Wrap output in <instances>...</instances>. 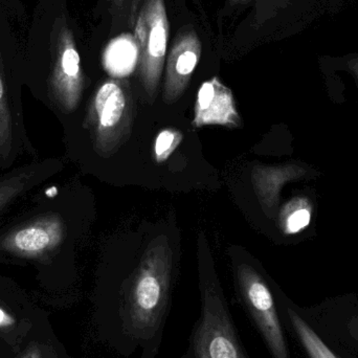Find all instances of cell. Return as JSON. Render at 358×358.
Listing matches in <instances>:
<instances>
[{"mask_svg":"<svg viewBox=\"0 0 358 358\" xmlns=\"http://www.w3.org/2000/svg\"><path fill=\"white\" fill-rule=\"evenodd\" d=\"M200 313L180 358H250L212 265L199 269Z\"/></svg>","mask_w":358,"mask_h":358,"instance_id":"cell-1","label":"cell"},{"mask_svg":"<svg viewBox=\"0 0 358 358\" xmlns=\"http://www.w3.org/2000/svg\"><path fill=\"white\" fill-rule=\"evenodd\" d=\"M236 292L273 358H290L277 303L263 275L248 263L235 266Z\"/></svg>","mask_w":358,"mask_h":358,"instance_id":"cell-2","label":"cell"},{"mask_svg":"<svg viewBox=\"0 0 358 358\" xmlns=\"http://www.w3.org/2000/svg\"><path fill=\"white\" fill-rule=\"evenodd\" d=\"M169 29L165 0H144L134 16V40L140 52L143 84L152 98L165 63Z\"/></svg>","mask_w":358,"mask_h":358,"instance_id":"cell-3","label":"cell"},{"mask_svg":"<svg viewBox=\"0 0 358 358\" xmlns=\"http://www.w3.org/2000/svg\"><path fill=\"white\" fill-rule=\"evenodd\" d=\"M129 96L117 81H107L99 88L90 111L96 145L103 151L113 149L129 128Z\"/></svg>","mask_w":358,"mask_h":358,"instance_id":"cell-4","label":"cell"},{"mask_svg":"<svg viewBox=\"0 0 358 358\" xmlns=\"http://www.w3.org/2000/svg\"><path fill=\"white\" fill-rule=\"evenodd\" d=\"M241 124L233 92L218 78L203 82L198 90L193 126L220 125L237 128Z\"/></svg>","mask_w":358,"mask_h":358,"instance_id":"cell-5","label":"cell"},{"mask_svg":"<svg viewBox=\"0 0 358 358\" xmlns=\"http://www.w3.org/2000/svg\"><path fill=\"white\" fill-rule=\"evenodd\" d=\"M201 56V43L191 29L181 31L174 40L166 65L165 99L174 102L189 85Z\"/></svg>","mask_w":358,"mask_h":358,"instance_id":"cell-6","label":"cell"},{"mask_svg":"<svg viewBox=\"0 0 358 358\" xmlns=\"http://www.w3.org/2000/svg\"><path fill=\"white\" fill-rule=\"evenodd\" d=\"M64 233L62 220L57 216H48L13 231L4 244L14 254L37 257L57 248L62 242Z\"/></svg>","mask_w":358,"mask_h":358,"instance_id":"cell-7","label":"cell"},{"mask_svg":"<svg viewBox=\"0 0 358 358\" xmlns=\"http://www.w3.org/2000/svg\"><path fill=\"white\" fill-rule=\"evenodd\" d=\"M55 99L62 110L71 113L77 107L83 88L80 56L71 36L63 39L52 79Z\"/></svg>","mask_w":358,"mask_h":358,"instance_id":"cell-8","label":"cell"},{"mask_svg":"<svg viewBox=\"0 0 358 358\" xmlns=\"http://www.w3.org/2000/svg\"><path fill=\"white\" fill-rule=\"evenodd\" d=\"M140 62L138 44L134 37L120 36L113 39L103 55L105 69L115 78L129 76Z\"/></svg>","mask_w":358,"mask_h":358,"instance_id":"cell-9","label":"cell"},{"mask_svg":"<svg viewBox=\"0 0 358 358\" xmlns=\"http://www.w3.org/2000/svg\"><path fill=\"white\" fill-rule=\"evenodd\" d=\"M286 315L309 357L338 358L294 309L286 307Z\"/></svg>","mask_w":358,"mask_h":358,"instance_id":"cell-10","label":"cell"},{"mask_svg":"<svg viewBox=\"0 0 358 358\" xmlns=\"http://www.w3.org/2000/svg\"><path fill=\"white\" fill-rule=\"evenodd\" d=\"M39 167L23 168L0 179V210L8 206L17 196L39 180Z\"/></svg>","mask_w":358,"mask_h":358,"instance_id":"cell-11","label":"cell"},{"mask_svg":"<svg viewBox=\"0 0 358 358\" xmlns=\"http://www.w3.org/2000/svg\"><path fill=\"white\" fill-rule=\"evenodd\" d=\"M311 208L308 200L294 198L286 204L281 215L282 227L286 234H296L304 229L310 222Z\"/></svg>","mask_w":358,"mask_h":358,"instance_id":"cell-12","label":"cell"},{"mask_svg":"<svg viewBox=\"0 0 358 358\" xmlns=\"http://www.w3.org/2000/svg\"><path fill=\"white\" fill-rule=\"evenodd\" d=\"M181 138L182 136L173 129L163 130L157 136L155 147V159L157 163H163L172 155L181 142Z\"/></svg>","mask_w":358,"mask_h":358,"instance_id":"cell-13","label":"cell"},{"mask_svg":"<svg viewBox=\"0 0 358 358\" xmlns=\"http://www.w3.org/2000/svg\"><path fill=\"white\" fill-rule=\"evenodd\" d=\"M14 324V319L3 309L0 308V327H8Z\"/></svg>","mask_w":358,"mask_h":358,"instance_id":"cell-14","label":"cell"},{"mask_svg":"<svg viewBox=\"0 0 358 358\" xmlns=\"http://www.w3.org/2000/svg\"><path fill=\"white\" fill-rule=\"evenodd\" d=\"M349 329H350L351 336L358 342V317L351 320L349 324Z\"/></svg>","mask_w":358,"mask_h":358,"instance_id":"cell-15","label":"cell"},{"mask_svg":"<svg viewBox=\"0 0 358 358\" xmlns=\"http://www.w3.org/2000/svg\"><path fill=\"white\" fill-rule=\"evenodd\" d=\"M348 67L349 69H350L351 73H352L358 80V57L348 61Z\"/></svg>","mask_w":358,"mask_h":358,"instance_id":"cell-16","label":"cell"},{"mask_svg":"<svg viewBox=\"0 0 358 358\" xmlns=\"http://www.w3.org/2000/svg\"><path fill=\"white\" fill-rule=\"evenodd\" d=\"M248 1H250V0H231V3H245Z\"/></svg>","mask_w":358,"mask_h":358,"instance_id":"cell-17","label":"cell"},{"mask_svg":"<svg viewBox=\"0 0 358 358\" xmlns=\"http://www.w3.org/2000/svg\"><path fill=\"white\" fill-rule=\"evenodd\" d=\"M113 2H115L117 6H121V8L124 6V0H113Z\"/></svg>","mask_w":358,"mask_h":358,"instance_id":"cell-18","label":"cell"},{"mask_svg":"<svg viewBox=\"0 0 358 358\" xmlns=\"http://www.w3.org/2000/svg\"><path fill=\"white\" fill-rule=\"evenodd\" d=\"M25 358H35L34 357H25Z\"/></svg>","mask_w":358,"mask_h":358,"instance_id":"cell-19","label":"cell"}]
</instances>
